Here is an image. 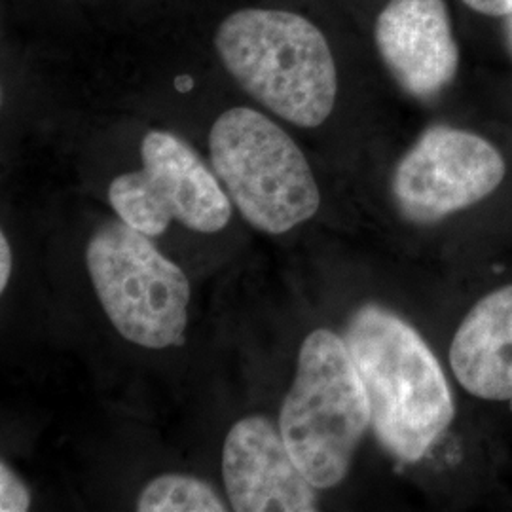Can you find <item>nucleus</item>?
Wrapping results in <instances>:
<instances>
[{"mask_svg": "<svg viewBox=\"0 0 512 512\" xmlns=\"http://www.w3.org/2000/svg\"><path fill=\"white\" fill-rule=\"evenodd\" d=\"M213 171L241 217L266 234H285L315 217L321 192L304 152L266 114L222 112L209 133Z\"/></svg>", "mask_w": 512, "mask_h": 512, "instance_id": "obj_4", "label": "nucleus"}, {"mask_svg": "<svg viewBox=\"0 0 512 512\" xmlns=\"http://www.w3.org/2000/svg\"><path fill=\"white\" fill-rule=\"evenodd\" d=\"M344 340L365 385L378 440L395 458H423L456 414L435 353L418 330L380 306L357 311Z\"/></svg>", "mask_w": 512, "mask_h": 512, "instance_id": "obj_1", "label": "nucleus"}, {"mask_svg": "<svg viewBox=\"0 0 512 512\" xmlns=\"http://www.w3.org/2000/svg\"><path fill=\"white\" fill-rule=\"evenodd\" d=\"M31 495L23 480L6 463H0V511H29Z\"/></svg>", "mask_w": 512, "mask_h": 512, "instance_id": "obj_12", "label": "nucleus"}, {"mask_svg": "<svg viewBox=\"0 0 512 512\" xmlns=\"http://www.w3.org/2000/svg\"><path fill=\"white\" fill-rule=\"evenodd\" d=\"M509 18H511V31H512V14H511V16H509Z\"/></svg>", "mask_w": 512, "mask_h": 512, "instance_id": "obj_15", "label": "nucleus"}, {"mask_svg": "<svg viewBox=\"0 0 512 512\" xmlns=\"http://www.w3.org/2000/svg\"><path fill=\"white\" fill-rule=\"evenodd\" d=\"M139 171L116 177L109 202L135 230L162 236L171 220L202 234H217L232 217V200L202 156L179 135L152 129L141 141Z\"/></svg>", "mask_w": 512, "mask_h": 512, "instance_id": "obj_6", "label": "nucleus"}, {"mask_svg": "<svg viewBox=\"0 0 512 512\" xmlns=\"http://www.w3.org/2000/svg\"><path fill=\"white\" fill-rule=\"evenodd\" d=\"M215 50L245 92L294 126L317 128L334 110L336 61L310 19L289 10L243 8L222 19Z\"/></svg>", "mask_w": 512, "mask_h": 512, "instance_id": "obj_2", "label": "nucleus"}, {"mask_svg": "<svg viewBox=\"0 0 512 512\" xmlns=\"http://www.w3.org/2000/svg\"><path fill=\"white\" fill-rule=\"evenodd\" d=\"M454 378L476 399L512 401V285L482 296L450 344Z\"/></svg>", "mask_w": 512, "mask_h": 512, "instance_id": "obj_10", "label": "nucleus"}, {"mask_svg": "<svg viewBox=\"0 0 512 512\" xmlns=\"http://www.w3.org/2000/svg\"><path fill=\"white\" fill-rule=\"evenodd\" d=\"M222 478L234 511H317V488L294 461L279 427L264 416L243 418L230 429Z\"/></svg>", "mask_w": 512, "mask_h": 512, "instance_id": "obj_8", "label": "nucleus"}, {"mask_svg": "<svg viewBox=\"0 0 512 512\" xmlns=\"http://www.w3.org/2000/svg\"><path fill=\"white\" fill-rule=\"evenodd\" d=\"M368 427L370 404L346 340L332 330H313L279 414L294 461L317 490L332 488L348 475Z\"/></svg>", "mask_w": 512, "mask_h": 512, "instance_id": "obj_3", "label": "nucleus"}, {"mask_svg": "<svg viewBox=\"0 0 512 512\" xmlns=\"http://www.w3.org/2000/svg\"><path fill=\"white\" fill-rule=\"evenodd\" d=\"M505 177V156L490 139L471 129L433 126L395 167L393 196L406 219L429 224L484 202Z\"/></svg>", "mask_w": 512, "mask_h": 512, "instance_id": "obj_7", "label": "nucleus"}, {"mask_svg": "<svg viewBox=\"0 0 512 512\" xmlns=\"http://www.w3.org/2000/svg\"><path fill=\"white\" fill-rule=\"evenodd\" d=\"M93 289L116 330L137 346L164 349L183 342L190 283L147 234L120 219L88 243Z\"/></svg>", "mask_w": 512, "mask_h": 512, "instance_id": "obj_5", "label": "nucleus"}, {"mask_svg": "<svg viewBox=\"0 0 512 512\" xmlns=\"http://www.w3.org/2000/svg\"><path fill=\"white\" fill-rule=\"evenodd\" d=\"M12 274V251H10V243L6 236H0V291L6 289L8 279Z\"/></svg>", "mask_w": 512, "mask_h": 512, "instance_id": "obj_14", "label": "nucleus"}, {"mask_svg": "<svg viewBox=\"0 0 512 512\" xmlns=\"http://www.w3.org/2000/svg\"><path fill=\"white\" fill-rule=\"evenodd\" d=\"M139 512H224L217 490L190 475H162L150 480L137 499Z\"/></svg>", "mask_w": 512, "mask_h": 512, "instance_id": "obj_11", "label": "nucleus"}, {"mask_svg": "<svg viewBox=\"0 0 512 512\" xmlns=\"http://www.w3.org/2000/svg\"><path fill=\"white\" fill-rule=\"evenodd\" d=\"M374 42L404 92L433 99L458 76L461 52L446 0H387Z\"/></svg>", "mask_w": 512, "mask_h": 512, "instance_id": "obj_9", "label": "nucleus"}, {"mask_svg": "<svg viewBox=\"0 0 512 512\" xmlns=\"http://www.w3.org/2000/svg\"><path fill=\"white\" fill-rule=\"evenodd\" d=\"M476 14L488 18H507L512 14V0H461Z\"/></svg>", "mask_w": 512, "mask_h": 512, "instance_id": "obj_13", "label": "nucleus"}]
</instances>
